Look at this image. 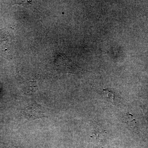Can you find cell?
I'll return each instance as SVG.
<instances>
[{
	"mask_svg": "<svg viewBox=\"0 0 148 148\" xmlns=\"http://www.w3.org/2000/svg\"><path fill=\"white\" fill-rule=\"evenodd\" d=\"M22 112L23 116L28 121L45 117L42 107L35 101L29 103Z\"/></svg>",
	"mask_w": 148,
	"mask_h": 148,
	"instance_id": "1",
	"label": "cell"
},
{
	"mask_svg": "<svg viewBox=\"0 0 148 148\" xmlns=\"http://www.w3.org/2000/svg\"><path fill=\"white\" fill-rule=\"evenodd\" d=\"M105 94H106V96L107 98H108L109 100L113 102L114 101L115 93L113 92H112L110 90H108L107 89H104L103 90Z\"/></svg>",
	"mask_w": 148,
	"mask_h": 148,
	"instance_id": "3",
	"label": "cell"
},
{
	"mask_svg": "<svg viewBox=\"0 0 148 148\" xmlns=\"http://www.w3.org/2000/svg\"><path fill=\"white\" fill-rule=\"evenodd\" d=\"M123 121L125 124L131 129L135 128L137 125V121L135 117L129 112L125 114Z\"/></svg>",
	"mask_w": 148,
	"mask_h": 148,
	"instance_id": "2",
	"label": "cell"
}]
</instances>
